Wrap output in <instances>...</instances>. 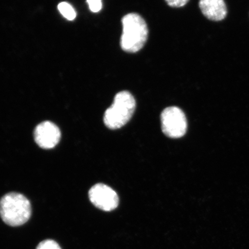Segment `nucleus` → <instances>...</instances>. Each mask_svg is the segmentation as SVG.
Wrapping results in <instances>:
<instances>
[{
	"mask_svg": "<svg viewBox=\"0 0 249 249\" xmlns=\"http://www.w3.org/2000/svg\"><path fill=\"white\" fill-rule=\"evenodd\" d=\"M123 27L120 45L124 51L134 53L140 51L148 38L147 24L141 16L130 13L122 18Z\"/></svg>",
	"mask_w": 249,
	"mask_h": 249,
	"instance_id": "obj_1",
	"label": "nucleus"
},
{
	"mask_svg": "<svg viewBox=\"0 0 249 249\" xmlns=\"http://www.w3.org/2000/svg\"><path fill=\"white\" fill-rule=\"evenodd\" d=\"M31 215L30 202L22 195L10 193L3 196L0 200V216L3 222L9 226L23 225Z\"/></svg>",
	"mask_w": 249,
	"mask_h": 249,
	"instance_id": "obj_2",
	"label": "nucleus"
},
{
	"mask_svg": "<svg viewBox=\"0 0 249 249\" xmlns=\"http://www.w3.org/2000/svg\"><path fill=\"white\" fill-rule=\"evenodd\" d=\"M136 103L131 93L124 91L115 96L113 105L106 110L104 121L110 129L121 128L131 119Z\"/></svg>",
	"mask_w": 249,
	"mask_h": 249,
	"instance_id": "obj_3",
	"label": "nucleus"
},
{
	"mask_svg": "<svg viewBox=\"0 0 249 249\" xmlns=\"http://www.w3.org/2000/svg\"><path fill=\"white\" fill-rule=\"evenodd\" d=\"M161 123L164 135L173 139L184 136L188 127L185 113L176 107L164 109L161 114Z\"/></svg>",
	"mask_w": 249,
	"mask_h": 249,
	"instance_id": "obj_4",
	"label": "nucleus"
},
{
	"mask_svg": "<svg viewBox=\"0 0 249 249\" xmlns=\"http://www.w3.org/2000/svg\"><path fill=\"white\" fill-rule=\"evenodd\" d=\"M89 198L96 207L104 211L116 209L119 203L116 192L103 183H98L92 187L89 191Z\"/></svg>",
	"mask_w": 249,
	"mask_h": 249,
	"instance_id": "obj_5",
	"label": "nucleus"
},
{
	"mask_svg": "<svg viewBox=\"0 0 249 249\" xmlns=\"http://www.w3.org/2000/svg\"><path fill=\"white\" fill-rule=\"evenodd\" d=\"M34 139L37 144L43 149H51L60 142L61 132L58 127L51 121H44L36 127Z\"/></svg>",
	"mask_w": 249,
	"mask_h": 249,
	"instance_id": "obj_6",
	"label": "nucleus"
},
{
	"mask_svg": "<svg viewBox=\"0 0 249 249\" xmlns=\"http://www.w3.org/2000/svg\"><path fill=\"white\" fill-rule=\"evenodd\" d=\"M199 7L205 17L214 21L225 19L228 12L223 0H201L199 2Z\"/></svg>",
	"mask_w": 249,
	"mask_h": 249,
	"instance_id": "obj_7",
	"label": "nucleus"
},
{
	"mask_svg": "<svg viewBox=\"0 0 249 249\" xmlns=\"http://www.w3.org/2000/svg\"><path fill=\"white\" fill-rule=\"evenodd\" d=\"M59 11L67 19L73 20L76 17V13L74 8L66 2L60 3L58 5Z\"/></svg>",
	"mask_w": 249,
	"mask_h": 249,
	"instance_id": "obj_8",
	"label": "nucleus"
},
{
	"mask_svg": "<svg viewBox=\"0 0 249 249\" xmlns=\"http://www.w3.org/2000/svg\"><path fill=\"white\" fill-rule=\"evenodd\" d=\"M36 249H61L57 242L52 239H47L39 243Z\"/></svg>",
	"mask_w": 249,
	"mask_h": 249,
	"instance_id": "obj_9",
	"label": "nucleus"
},
{
	"mask_svg": "<svg viewBox=\"0 0 249 249\" xmlns=\"http://www.w3.org/2000/svg\"><path fill=\"white\" fill-rule=\"evenodd\" d=\"M89 5L90 10L93 12H98L102 8V2L101 0H88L87 1Z\"/></svg>",
	"mask_w": 249,
	"mask_h": 249,
	"instance_id": "obj_10",
	"label": "nucleus"
},
{
	"mask_svg": "<svg viewBox=\"0 0 249 249\" xmlns=\"http://www.w3.org/2000/svg\"><path fill=\"white\" fill-rule=\"evenodd\" d=\"M189 2L188 0H176V1H166L167 4L171 7L179 8L185 5Z\"/></svg>",
	"mask_w": 249,
	"mask_h": 249,
	"instance_id": "obj_11",
	"label": "nucleus"
}]
</instances>
